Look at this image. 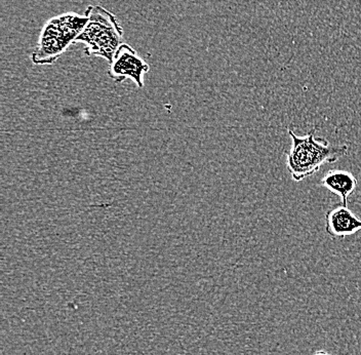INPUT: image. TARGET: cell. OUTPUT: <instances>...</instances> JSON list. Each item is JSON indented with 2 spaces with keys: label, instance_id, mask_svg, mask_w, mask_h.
I'll use <instances>...</instances> for the list:
<instances>
[{
  "label": "cell",
  "instance_id": "3",
  "mask_svg": "<svg viewBox=\"0 0 361 355\" xmlns=\"http://www.w3.org/2000/svg\"><path fill=\"white\" fill-rule=\"evenodd\" d=\"M87 22L75 44H83L87 56H100L111 62L113 56L123 44V28L116 16L97 4L87 8Z\"/></svg>",
  "mask_w": 361,
  "mask_h": 355
},
{
  "label": "cell",
  "instance_id": "4",
  "mask_svg": "<svg viewBox=\"0 0 361 355\" xmlns=\"http://www.w3.org/2000/svg\"><path fill=\"white\" fill-rule=\"evenodd\" d=\"M109 64L108 76L115 83H121L126 79H132L137 88L143 89L144 78L150 66L134 47L128 44H121Z\"/></svg>",
  "mask_w": 361,
  "mask_h": 355
},
{
  "label": "cell",
  "instance_id": "1",
  "mask_svg": "<svg viewBox=\"0 0 361 355\" xmlns=\"http://www.w3.org/2000/svg\"><path fill=\"white\" fill-rule=\"evenodd\" d=\"M288 132L293 144L286 153V167L295 182L314 175L324 164H335L348 152L347 145H333L326 140L316 139L315 130L304 137L295 135L290 128Z\"/></svg>",
  "mask_w": 361,
  "mask_h": 355
},
{
  "label": "cell",
  "instance_id": "6",
  "mask_svg": "<svg viewBox=\"0 0 361 355\" xmlns=\"http://www.w3.org/2000/svg\"><path fill=\"white\" fill-rule=\"evenodd\" d=\"M319 184L331 193L340 196L343 205L348 207L349 196L357 187L358 181L350 172L344 169H331L327 172Z\"/></svg>",
  "mask_w": 361,
  "mask_h": 355
},
{
  "label": "cell",
  "instance_id": "5",
  "mask_svg": "<svg viewBox=\"0 0 361 355\" xmlns=\"http://www.w3.org/2000/svg\"><path fill=\"white\" fill-rule=\"evenodd\" d=\"M361 230V219L346 205H335L326 214V232L335 239H344Z\"/></svg>",
  "mask_w": 361,
  "mask_h": 355
},
{
  "label": "cell",
  "instance_id": "2",
  "mask_svg": "<svg viewBox=\"0 0 361 355\" xmlns=\"http://www.w3.org/2000/svg\"><path fill=\"white\" fill-rule=\"evenodd\" d=\"M87 22V16L79 13H62L47 20L40 31L37 44L31 54L36 66L54 65L82 32Z\"/></svg>",
  "mask_w": 361,
  "mask_h": 355
},
{
  "label": "cell",
  "instance_id": "7",
  "mask_svg": "<svg viewBox=\"0 0 361 355\" xmlns=\"http://www.w3.org/2000/svg\"><path fill=\"white\" fill-rule=\"evenodd\" d=\"M314 355H331L329 352H326V350H317L315 352Z\"/></svg>",
  "mask_w": 361,
  "mask_h": 355
}]
</instances>
